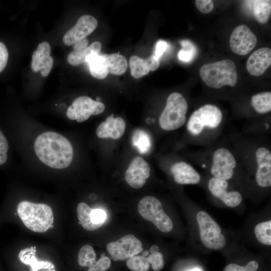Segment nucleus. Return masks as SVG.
Listing matches in <instances>:
<instances>
[{
    "label": "nucleus",
    "mask_w": 271,
    "mask_h": 271,
    "mask_svg": "<svg viewBox=\"0 0 271 271\" xmlns=\"http://www.w3.org/2000/svg\"><path fill=\"white\" fill-rule=\"evenodd\" d=\"M183 49L180 50L178 56L179 59L184 62H189L193 58L195 49L192 44L188 41H182L181 42Z\"/></svg>",
    "instance_id": "nucleus-32"
},
{
    "label": "nucleus",
    "mask_w": 271,
    "mask_h": 271,
    "mask_svg": "<svg viewBox=\"0 0 271 271\" xmlns=\"http://www.w3.org/2000/svg\"><path fill=\"white\" fill-rule=\"evenodd\" d=\"M91 216L93 222L98 228L103 225L107 218L105 212L100 209H92Z\"/></svg>",
    "instance_id": "nucleus-36"
},
{
    "label": "nucleus",
    "mask_w": 271,
    "mask_h": 271,
    "mask_svg": "<svg viewBox=\"0 0 271 271\" xmlns=\"http://www.w3.org/2000/svg\"><path fill=\"white\" fill-rule=\"evenodd\" d=\"M125 122L120 117L114 118L112 114L107 117L105 121L101 122L96 130L100 138H111L117 140L120 138L124 132Z\"/></svg>",
    "instance_id": "nucleus-19"
},
{
    "label": "nucleus",
    "mask_w": 271,
    "mask_h": 271,
    "mask_svg": "<svg viewBox=\"0 0 271 271\" xmlns=\"http://www.w3.org/2000/svg\"><path fill=\"white\" fill-rule=\"evenodd\" d=\"M96 253L93 248L89 245L82 246L78 252V264L83 267H89L96 261Z\"/></svg>",
    "instance_id": "nucleus-30"
},
{
    "label": "nucleus",
    "mask_w": 271,
    "mask_h": 271,
    "mask_svg": "<svg viewBox=\"0 0 271 271\" xmlns=\"http://www.w3.org/2000/svg\"><path fill=\"white\" fill-rule=\"evenodd\" d=\"M159 248L157 245H153L150 248V252L152 253H155L159 251Z\"/></svg>",
    "instance_id": "nucleus-43"
},
{
    "label": "nucleus",
    "mask_w": 271,
    "mask_h": 271,
    "mask_svg": "<svg viewBox=\"0 0 271 271\" xmlns=\"http://www.w3.org/2000/svg\"><path fill=\"white\" fill-rule=\"evenodd\" d=\"M100 256H101V257H103V256H105V253H102V254H101Z\"/></svg>",
    "instance_id": "nucleus-46"
},
{
    "label": "nucleus",
    "mask_w": 271,
    "mask_h": 271,
    "mask_svg": "<svg viewBox=\"0 0 271 271\" xmlns=\"http://www.w3.org/2000/svg\"><path fill=\"white\" fill-rule=\"evenodd\" d=\"M111 265L110 258L106 256L101 257L92 265L89 267L87 271H105L108 269Z\"/></svg>",
    "instance_id": "nucleus-35"
},
{
    "label": "nucleus",
    "mask_w": 271,
    "mask_h": 271,
    "mask_svg": "<svg viewBox=\"0 0 271 271\" xmlns=\"http://www.w3.org/2000/svg\"><path fill=\"white\" fill-rule=\"evenodd\" d=\"M170 172L175 182L179 184H197L201 180L198 172L191 164L185 161L174 163L170 168Z\"/></svg>",
    "instance_id": "nucleus-18"
},
{
    "label": "nucleus",
    "mask_w": 271,
    "mask_h": 271,
    "mask_svg": "<svg viewBox=\"0 0 271 271\" xmlns=\"http://www.w3.org/2000/svg\"><path fill=\"white\" fill-rule=\"evenodd\" d=\"M210 159V170L213 177L226 181L232 178L238 163L229 149L223 147L216 148Z\"/></svg>",
    "instance_id": "nucleus-8"
},
{
    "label": "nucleus",
    "mask_w": 271,
    "mask_h": 271,
    "mask_svg": "<svg viewBox=\"0 0 271 271\" xmlns=\"http://www.w3.org/2000/svg\"><path fill=\"white\" fill-rule=\"evenodd\" d=\"M96 19L90 15H84L80 17L76 25L70 29L63 36V42L66 46H70L76 42L86 38L96 29Z\"/></svg>",
    "instance_id": "nucleus-15"
},
{
    "label": "nucleus",
    "mask_w": 271,
    "mask_h": 271,
    "mask_svg": "<svg viewBox=\"0 0 271 271\" xmlns=\"http://www.w3.org/2000/svg\"><path fill=\"white\" fill-rule=\"evenodd\" d=\"M101 44L94 42L81 51H72L67 57L68 62L72 66H77L86 62L87 58L92 55L98 54L101 49Z\"/></svg>",
    "instance_id": "nucleus-22"
},
{
    "label": "nucleus",
    "mask_w": 271,
    "mask_h": 271,
    "mask_svg": "<svg viewBox=\"0 0 271 271\" xmlns=\"http://www.w3.org/2000/svg\"><path fill=\"white\" fill-rule=\"evenodd\" d=\"M258 268V263L255 260H251L245 266L235 263L228 264L223 271H256Z\"/></svg>",
    "instance_id": "nucleus-33"
},
{
    "label": "nucleus",
    "mask_w": 271,
    "mask_h": 271,
    "mask_svg": "<svg viewBox=\"0 0 271 271\" xmlns=\"http://www.w3.org/2000/svg\"><path fill=\"white\" fill-rule=\"evenodd\" d=\"M138 209L141 216L152 222L163 232H169L173 228V222L164 212L162 203L157 198L147 196L139 201Z\"/></svg>",
    "instance_id": "nucleus-6"
},
{
    "label": "nucleus",
    "mask_w": 271,
    "mask_h": 271,
    "mask_svg": "<svg viewBox=\"0 0 271 271\" xmlns=\"http://www.w3.org/2000/svg\"><path fill=\"white\" fill-rule=\"evenodd\" d=\"M196 219L199 226L201 242L207 248L220 250L226 244V238L215 221L206 212L200 211Z\"/></svg>",
    "instance_id": "nucleus-7"
},
{
    "label": "nucleus",
    "mask_w": 271,
    "mask_h": 271,
    "mask_svg": "<svg viewBox=\"0 0 271 271\" xmlns=\"http://www.w3.org/2000/svg\"><path fill=\"white\" fill-rule=\"evenodd\" d=\"M34 150L39 160L52 168H66L73 160L71 144L64 136L56 132H45L38 136L34 143Z\"/></svg>",
    "instance_id": "nucleus-1"
},
{
    "label": "nucleus",
    "mask_w": 271,
    "mask_h": 271,
    "mask_svg": "<svg viewBox=\"0 0 271 271\" xmlns=\"http://www.w3.org/2000/svg\"><path fill=\"white\" fill-rule=\"evenodd\" d=\"M199 74L203 82L214 89H219L226 85L235 86L237 81L235 64L228 59L203 65Z\"/></svg>",
    "instance_id": "nucleus-4"
},
{
    "label": "nucleus",
    "mask_w": 271,
    "mask_h": 271,
    "mask_svg": "<svg viewBox=\"0 0 271 271\" xmlns=\"http://www.w3.org/2000/svg\"><path fill=\"white\" fill-rule=\"evenodd\" d=\"M9 57L8 49L4 44L0 42V72L5 68Z\"/></svg>",
    "instance_id": "nucleus-39"
},
{
    "label": "nucleus",
    "mask_w": 271,
    "mask_h": 271,
    "mask_svg": "<svg viewBox=\"0 0 271 271\" xmlns=\"http://www.w3.org/2000/svg\"><path fill=\"white\" fill-rule=\"evenodd\" d=\"M51 47L47 42L40 43L36 51H34L31 61L32 70L37 72L40 71L43 77L47 76L54 64V59L50 56Z\"/></svg>",
    "instance_id": "nucleus-16"
},
{
    "label": "nucleus",
    "mask_w": 271,
    "mask_h": 271,
    "mask_svg": "<svg viewBox=\"0 0 271 271\" xmlns=\"http://www.w3.org/2000/svg\"><path fill=\"white\" fill-rule=\"evenodd\" d=\"M255 166V179L258 186L262 188L271 186V152L265 146H259L254 151Z\"/></svg>",
    "instance_id": "nucleus-11"
},
{
    "label": "nucleus",
    "mask_w": 271,
    "mask_h": 271,
    "mask_svg": "<svg viewBox=\"0 0 271 271\" xmlns=\"http://www.w3.org/2000/svg\"><path fill=\"white\" fill-rule=\"evenodd\" d=\"M190 271H201V270L200 269H199V268H194L193 269H192V270H191Z\"/></svg>",
    "instance_id": "nucleus-45"
},
{
    "label": "nucleus",
    "mask_w": 271,
    "mask_h": 271,
    "mask_svg": "<svg viewBox=\"0 0 271 271\" xmlns=\"http://www.w3.org/2000/svg\"><path fill=\"white\" fill-rule=\"evenodd\" d=\"M129 66L131 74L135 78H140L146 75L150 71L146 59L137 56L131 57Z\"/></svg>",
    "instance_id": "nucleus-27"
},
{
    "label": "nucleus",
    "mask_w": 271,
    "mask_h": 271,
    "mask_svg": "<svg viewBox=\"0 0 271 271\" xmlns=\"http://www.w3.org/2000/svg\"><path fill=\"white\" fill-rule=\"evenodd\" d=\"M147 259L155 271L161 270L164 266L163 255L160 252L151 254L147 257Z\"/></svg>",
    "instance_id": "nucleus-34"
},
{
    "label": "nucleus",
    "mask_w": 271,
    "mask_h": 271,
    "mask_svg": "<svg viewBox=\"0 0 271 271\" xmlns=\"http://www.w3.org/2000/svg\"><path fill=\"white\" fill-rule=\"evenodd\" d=\"M126 265L132 271H148L150 263L147 257L143 255H134L127 259Z\"/></svg>",
    "instance_id": "nucleus-31"
},
{
    "label": "nucleus",
    "mask_w": 271,
    "mask_h": 271,
    "mask_svg": "<svg viewBox=\"0 0 271 271\" xmlns=\"http://www.w3.org/2000/svg\"><path fill=\"white\" fill-rule=\"evenodd\" d=\"M257 44V38L250 28L245 25L237 26L229 39L231 50L239 55H245L251 51Z\"/></svg>",
    "instance_id": "nucleus-12"
},
{
    "label": "nucleus",
    "mask_w": 271,
    "mask_h": 271,
    "mask_svg": "<svg viewBox=\"0 0 271 271\" xmlns=\"http://www.w3.org/2000/svg\"><path fill=\"white\" fill-rule=\"evenodd\" d=\"M188 109V102L182 94L178 92L170 94L159 116L160 127L167 131L181 128L187 122Z\"/></svg>",
    "instance_id": "nucleus-5"
},
{
    "label": "nucleus",
    "mask_w": 271,
    "mask_h": 271,
    "mask_svg": "<svg viewBox=\"0 0 271 271\" xmlns=\"http://www.w3.org/2000/svg\"><path fill=\"white\" fill-rule=\"evenodd\" d=\"M146 59L147 61L150 71H155L160 66V59L154 54L151 55Z\"/></svg>",
    "instance_id": "nucleus-41"
},
{
    "label": "nucleus",
    "mask_w": 271,
    "mask_h": 271,
    "mask_svg": "<svg viewBox=\"0 0 271 271\" xmlns=\"http://www.w3.org/2000/svg\"><path fill=\"white\" fill-rule=\"evenodd\" d=\"M17 213L25 226L34 232L44 233L53 226L52 209L46 204L23 201L18 205Z\"/></svg>",
    "instance_id": "nucleus-3"
},
{
    "label": "nucleus",
    "mask_w": 271,
    "mask_h": 271,
    "mask_svg": "<svg viewBox=\"0 0 271 271\" xmlns=\"http://www.w3.org/2000/svg\"><path fill=\"white\" fill-rule=\"evenodd\" d=\"M228 181L214 177L208 182V190L213 196L220 199L228 207H237L242 201V196L237 191H228Z\"/></svg>",
    "instance_id": "nucleus-14"
},
{
    "label": "nucleus",
    "mask_w": 271,
    "mask_h": 271,
    "mask_svg": "<svg viewBox=\"0 0 271 271\" xmlns=\"http://www.w3.org/2000/svg\"><path fill=\"white\" fill-rule=\"evenodd\" d=\"M36 247L25 248L22 250L19 254V257L24 263L30 265L33 271H37L41 268H47L51 265L48 261H38L35 257Z\"/></svg>",
    "instance_id": "nucleus-25"
},
{
    "label": "nucleus",
    "mask_w": 271,
    "mask_h": 271,
    "mask_svg": "<svg viewBox=\"0 0 271 271\" xmlns=\"http://www.w3.org/2000/svg\"><path fill=\"white\" fill-rule=\"evenodd\" d=\"M271 65V49L260 48L254 51L248 57L246 67L248 73L254 76L263 74Z\"/></svg>",
    "instance_id": "nucleus-17"
},
{
    "label": "nucleus",
    "mask_w": 271,
    "mask_h": 271,
    "mask_svg": "<svg viewBox=\"0 0 271 271\" xmlns=\"http://www.w3.org/2000/svg\"><path fill=\"white\" fill-rule=\"evenodd\" d=\"M106 250L114 261L124 260L143 251L142 242L132 234H127L117 241L108 243Z\"/></svg>",
    "instance_id": "nucleus-10"
},
{
    "label": "nucleus",
    "mask_w": 271,
    "mask_h": 271,
    "mask_svg": "<svg viewBox=\"0 0 271 271\" xmlns=\"http://www.w3.org/2000/svg\"><path fill=\"white\" fill-rule=\"evenodd\" d=\"M244 8L260 24H265L271 14V1L269 0H253L243 2Z\"/></svg>",
    "instance_id": "nucleus-20"
},
{
    "label": "nucleus",
    "mask_w": 271,
    "mask_h": 271,
    "mask_svg": "<svg viewBox=\"0 0 271 271\" xmlns=\"http://www.w3.org/2000/svg\"><path fill=\"white\" fill-rule=\"evenodd\" d=\"M132 143L141 154L147 153L151 147V141L149 134L141 129L134 131L132 138Z\"/></svg>",
    "instance_id": "nucleus-28"
},
{
    "label": "nucleus",
    "mask_w": 271,
    "mask_h": 271,
    "mask_svg": "<svg viewBox=\"0 0 271 271\" xmlns=\"http://www.w3.org/2000/svg\"><path fill=\"white\" fill-rule=\"evenodd\" d=\"M9 149L7 140L0 130V165L4 164L7 160V153Z\"/></svg>",
    "instance_id": "nucleus-38"
},
{
    "label": "nucleus",
    "mask_w": 271,
    "mask_h": 271,
    "mask_svg": "<svg viewBox=\"0 0 271 271\" xmlns=\"http://www.w3.org/2000/svg\"><path fill=\"white\" fill-rule=\"evenodd\" d=\"M250 103L254 111L259 114L268 113L271 111V92L263 91L252 96Z\"/></svg>",
    "instance_id": "nucleus-24"
},
{
    "label": "nucleus",
    "mask_w": 271,
    "mask_h": 271,
    "mask_svg": "<svg viewBox=\"0 0 271 271\" xmlns=\"http://www.w3.org/2000/svg\"><path fill=\"white\" fill-rule=\"evenodd\" d=\"M149 251L148 250H145L144 251H143L142 252V255L144 256H147L148 255H149Z\"/></svg>",
    "instance_id": "nucleus-44"
},
{
    "label": "nucleus",
    "mask_w": 271,
    "mask_h": 271,
    "mask_svg": "<svg viewBox=\"0 0 271 271\" xmlns=\"http://www.w3.org/2000/svg\"><path fill=\"white\" fill-rule=\"evenodd\" d=\"M223 113L216 105L206 104L194 110L186 122V129L193 138L215 131L223 123Z\"/></svg>",
    "instance_id": "nucleus-2"
},
{
    "label": "nucleus",
    "mask_w": 271,
    "mask_h": 271,
    "mask_svg": "<svg viewBox=\"0 0 271 271\" xmlns=\"http://www.w3.org/2000/svg\"><path fill=\"white\" fill-rule=\"evenodd\" d=\"M91 75L97 79H102L108 74L107 62L104 54H94L86 59Z\"/></svg>",
    "instance_id": "nucleus-21"
},
{
    "label": "nucleus",
    "mask_w": 271,
    "mask_h": 271,
    "mask_svg": "<svg viewBox=\"0 0 271 271\" xmlns=\"http://www.w3.org/2000/svg\"><path fill=\"white\" fill-rule=\"evenodd\" d=\"M195 5L197 9L204 14L210 13L214 8V4L211 0H196Z\"/></svg>",
    "instance_id": "nucleus-37"
},
{
    "label": "nucleus",
    "mask_w": 271,
    "mask_h": 271,
    "mask_svg": "<svg viewBox=\"0 0 271 271\" xmlns=\"http://www.w3.org/2000/svg\"><path fill=\"white\" fill-rule=\"evenodd\" d=\"M254 233L257 240L263 244L271 245V221L262 222L256 225Z\"/></svg>",
    "instance_id": "nucleus-29"
},
{
    "label": "nucleus",
    "mask_w": 271,
    "mask_h": 271,
    "mask_svg": "<svg viewBox=\"0 0 271 271\" xmlns=\"http://www.w3.org/2000/svg\"><path fill=\"white\" fill-rule=\"evenodd\" d=\"M104 110L105 105L102 102L93 100L87 96H81L73 101L68 108L66 114L69 119L82 122L91 115L100 114Z\"/></svg>",
    "instance_id": "nucleus-9"
},
{
    "label": "nucleus",
    "mask_w": 271,
    "mask_h": 271,
    "mask_svg": "<svg viewBox=\"0 0 271 271\" xmlns=\"http://www.w3.org/2000/svg\"><path fill=\"white\" fill-rule=\"evenodd\" d=\"M168 48L167 43L163 40L158 41L156 45L154 55L160 59Z\"/></svg>",
    "instance_id": "nucleus-40"
},
{
    "label": "nucleus",
    "mask_w": 271,
    "mask_h": 271,
    "mask_svg": "<svg viewBox=\"0 0 271 271\" xmlns=\"http://www.w3.org/2000/svg\"><path fill=\"white\" fill-rule=\"evenodd\" d=\"M104 56L108 73L120 75L125 73L127 67V62L124 56L117 53L104 54Z\"/></svg>",
    "instance_id": "nucleus-23"
},
{
    "label": "nucleus",
    "mask_w": 271,
    "mask_h": 271,
    "mask_svg": "<svg viewBox=\"0 0 271 271\" xmlns=\"http://www.w3.org/2000/svg\"><path fill=\"white\" fill-rule=\"evenodd\" d=\"M88 41L86 38L79 40L73 44V50L81 51L87 48Z\"/></svg>",
    "instance_id": "nucleus-42"
},
{
    "label": "nucleus",
    "mask_w": 271,
    "mask_h": 271,
    "mask_svg": "<svg viewBox=\"0 0 271 271\" xmlns=\"http://www.w3.org/2000/svg\"><path fill=\"white\" fill-rule=\"evenodd\" d=\"M92 208L84 202L79 203L77 206L79 223L86 230L93 231L98 229L92 220Z\"/></svg>",
    "instance_id": "nucleus-26"
},
{
    "label": "nucleus",
    "mask_w": 271,
    "mask_h": 271,
    "mask_svg": "<svg viewBox=\"0 0 271 271\" xmlns=\"http://www.w3.org/2000/svg\"><path fill=\"white\" fill-rule=\"evenodd\" d=\"M150 172L148 162L142 157L137 156L132 160L125 171V180L132 188L139 189L145 184Z\"/></svg>",
    "instance_id": "nucleus-13"
}]
</instances>
